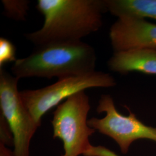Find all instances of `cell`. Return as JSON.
I'll return each mask as SVG.
<instances>
[{"label":"cell","instance_id":"obj_4","mask_svg":"<svg viewBox=\"0 0 156 156\" xmlns=\"http://www.w3.org/2000/svg\"><path fill=\"white\" fill-rule=\"evenodd\" d=\"M116 84V80L111 74L95 71L58 79L56 83L42 89L24 90L20 91V95L35 121L41 125L43 116L62 101L88 89L108 88Z\"/></svg>","mask_w":156,"mask_h":156},{"label":"cell","instance_id":"obj_11","mask_svg":"<svg viewBox=\"0 0 156 156\" xmlns=\"http://www.w3.org/2000/svg\"><path fill=\"white\" fill-rule=\"evenodd\" d=\"M16 51L15 46L9 40L0 38V68L7 63L16 61Z\"/></svg>","mask_w":156,"mask_h":156},{"label":"cell","instance_id":"obj_7","mask_svg":"<svg viewBox=\"0 0 156 156\" xmlns=\"http://www.w3.org/2000/svg\"><path fill=\"white\" fill-rule=\"evenodd\" d=\"M109 38L114 52L134 50H156V24L144 18L119 17L111 26Z\"/></svg>","mask_w":156,"mask_h":156},{"label":"cell","instance_id":"obj_1","mask_svg":"<svg viewBox=\"0 0 156 156\" xmlns=\"http://www.w3.org/2000/svg\"><path fill=\"white\" fill-rule=\"evenodd\" d=\"M37 8L44 16V24L24 35L35 46L82 41L100 29L107 11L105 0H38Z\"/></svg>","mask_w":156,"mask_h":156},{"label":"cell","instance_id":"obj_12","mask_svg":"<svg viewBox=\"0 0 156 156\" xmlns=\"http://www.w3.org/2000/svg\"><path fill=\"white\" fill-rule=\"evenodd\" d=\"M0 144L7 147H14V136L5 117L0 114Z\"/></svg>","mask_w":156,"mask_h":156},{"label":"cell","instance_id":"obj_8","mask_svg":"<svg viewBox=\"0 0 156 156\" xmlns=\"http://www.w3.org/2000/svg\"><path fill=\"white\" fill-rule=\"evenodd\" d=\"M113 72L127 74L131 72L156 75V50L134 49L114 52L108 62Z\"/></svg>","mask_w":156,"mask_h":156},{"label":"cell","instance_id":"obj_13","mask_svg":"<svg viewBox=\"0 0 156 156\" xmlns=\"http://www.w3.org/2000/svg\"><path fill=\"white\" fill-rule=\"evenodd\" d=\"M0 156H16L14 151H11L8 147L0 144Z\"/></svg>","mask_w":156,"mask_h":156},{"label":"cell","instance_id":"obj_3","mask_svg":"<svg viewBox=\"0 0 156 156\" xmlns=\"http://www.w3.org/2000/svg\"><path fill=\"white\" fill-rule=\"evenodd\" d=\"M90 108L85 91L73 95L57 106L51 123L53 138H59L63 143L62 156H84L92 146L90 137L96 131L88 124Z\"/></svg>","mask_w":156,"mask_h":156},{"label":"cell","instance_id":"obj_14","mask_svg":"<svg viewBox=\"0 0 156 156\" xmlns=\"http://www.w3.org/2000/svg\"><path fill=\"white\" fill-rule=\"evenodd\" d=\"M107 156H118L117 154H116L115 153H113V151H111L108 154V155Z\"/></svg>","mask_w":156,"mask_h":156},{"label":"cell","instance_id":"obj_10","mask_svg":"<svg viewBox=\"0 0 156 156\" xmlns=\"http://www.w3.org/2000/svg\"><path fill=\"white\" fill-rule=\"evenodd\" d=\"M6 16L16 21H25L27 16L30 1L27 0H2Z\"/></svg>","mask_w":156,"mask_h":156},{"label":"cell","instance_id":"obj_9","mask_svg":"<svg viewBox=\"0 0 156 156\" xmlns=\"http://www.w3.org/2000/svg\"><path fill=\"white\" fill-rule=\"evenodd\" d=\"M106 11L117 18H151L156 20V0H105Z\"/></svg>","mask_w":156,"mask_h":156},{"label":"cell","instance_id":"obj_2","mask_svg":"<svg viewBox=\"0 0 156 156\" xmlns=\"http://www.w3.org/2000/svg\"><path fill=\"white\" fill-rule=\"evenodd\" d=\"M96 62L94 49L82 41L52 42L35 46L31 54L14 62L11 71L19 79H60L93 73Z\"/></svg>","mask_w":156,"mask_h":156},{"label":"cell","instance_id":"obj_5","mask_svg":"<svg viewBox=\"0 0 156 156\" xmlns=\"http://www.w3.org/2000/svg\"><path fill=\"white\" fill-rule=\"evenodd\" d=\"M19 79L0 68L1 113L8 123L14 136L16 156H30V144L41 125L24 105L18 90Z\"/></svg>","mask_w":156,"mask_h":156},{"label":"cell","instance_id":"obj_6","mask_svg":"<svg viewBox=\"0 0 156 156\" xmlns=\"http://www.w3.org/2000/svg\"><path fill=\"white\" fill-rule=\"evenodd\" d=\"M126 107L129 112L127 116L117 111L110 95H102L97 111L99 113L105 112L106 116L102 119L92 117L88 120L91 128L114 140L124 154L128 152L130 145L136 140L147 139L156 142V127L146 126Z\"/></svg>","mask_w":156,"mask_h":156}]
</instances>
